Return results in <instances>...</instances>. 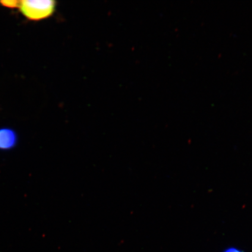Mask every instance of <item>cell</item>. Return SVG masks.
Masks as SVG:
<instances>
[{"mask_svg":"<svg viewBox=\"0 0 252 252\" xmlns=\"http://www.w3.org/2000/svg\"><path fill=\"white\" fill-rule=\"evenodd\" d=\"M18 142V135L11 128H0V150H9L15 146Z\"/></svg>","mask_w":252,"mask_h":252,"instance_id":"obj_2","label":"cell"},{"mask_svg":"<svg viewBox=\"0 0 252 252\" xmlns=\"http://www.w3.org/2000/svg\"><path fill=\"white\" fill-rule=\"evenodd\" d=\"M57 2L52 0H24L20 11L28 20L39 21L51 17L55 13Z\"/></svg>","mask_w":252,"mask_h":252,"instance_id":"obj_1","label":"cell"},{"mask_svg":"<svg viewBox=\"0 0 252 252\" xmlns=\"http://www.w3.org/2000/svg\"><path fill=\"white\" fill-rule=\"evenodd\" d=\"M222 252H245L243 251L240 250L238 248L236 247H229L226 248L224 251Z\"/></svg>","mask_w":252,"mask_h":252,"instance_id":"obj_4","label":"cell"},{"mask_svg":"<svg viewBox=\"0 0 252 252\" xmlns=\"http://www.w3.org/2000/svg\"><path fill=\"white\" fill-rule=\"evenodd\" d=\"M21 1H17V0H14V1H0V4L2 6H4L5 7H7L9 8H20L21 5Z\"/></svg>","mask_w":252,"mask_h":252,"instance_id":"obj_3","label":"cell"}]
</instances>
